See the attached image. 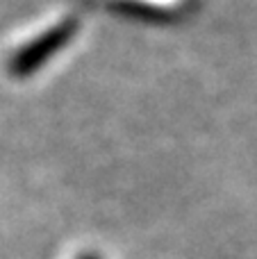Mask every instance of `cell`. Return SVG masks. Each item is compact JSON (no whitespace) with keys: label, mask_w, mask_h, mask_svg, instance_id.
I'll return each mask as SVG.
<instances>
[{"label":"cell","mask_w":257,"mask_h":259,"mask_svg":"<svg viewBox=\"0 0 257 259\" xmlns=\"http://www.w3.org/2000/svg\"><path fill=\"white\" fill-rule=\"evenodd\" d=\"M80 259H100V257L98 255H82Z\"/></svg>","instance_id":"1"}]
</instances>
